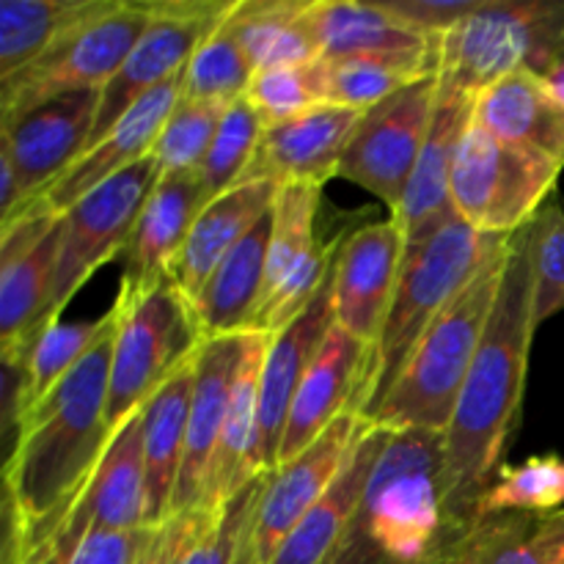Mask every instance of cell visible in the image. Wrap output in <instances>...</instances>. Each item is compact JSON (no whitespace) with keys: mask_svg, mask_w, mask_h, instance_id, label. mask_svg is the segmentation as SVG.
<instances>
[{"mask_svg":"<svg viewBox=\"0 0 564 564\" xmlns=\"http://www.w3.org/2000/svg\"><path fill=\"white\" fill-rule=\"evenodd\" d=\"M534 330L532 229L523 226L510 237L494 314L444 433L446 516L460 532L477 521L521 422Z\"/></svg>","mask_w":564,"mask_h":564,"instance_id":"1","label":"cell"},{"mask_svg":"<svg viewBox=\"0 0 564 564\" xmlns=\"http://www.w3.org/2000/svg\"><path fill=\"white\" fill-rule=\"evenodd\" d=\"M116 330L17 424L3 471V564H22L42 543L61 512L86 488L113 435L108 389Z\"/></svg>","mask_w":564,"mask_h":564,"instance_id":"2","label":"cell"},{"mask_svg":"<svg viewBox=\"0 0 564 564\" xmlns=\"http://www.w3.org/2000/svg\"><path fill=\"white\" fill-rule=\"evenodd\" d=\"M460 534L446 516L444 433L389 430L334 564H444Z\"/></svg>","mask_w":564,"mask_h":564,"instance_id":"3","label":"cell"},{"mask_svg":"<svg viewBox=\"0 0 564 564\" xmlns=\"http://www.w3.org/2000/svg\"><path fill=\"white\" fill-rule=\"evenodd\" d=\"M507 248L510 237L485 262L477 279L430 325L369 422L386 430L446 433L494 314L501 275L507 268Z\"/></svg>","mask_w":564,"mask_h":564,"instance_id":"4","label":"cell"},{"mask_svg":"<svg viewBox=\"0 0 564 564\" xmlns=\"http://www.w3.org/2000/svg\"><path fill=\"white\" fill-rule=\"evenodd\" d=\"M505 240L507 237H488L471 229L463 218H455L430 240L405 248L394 301L372 347L361 400L364 419L378 411L430 325L477 279Z\"/></svg>","mask_w":564,"mask_h":564,"instance_id":"5","label":"cell"},{"mask_svg":"<svg viewBox=\"0 0 564 564\" xmlns=\"http://www.w3.org/2000/svg\"><path fill=\"white\" fill-rule=\"evenodd\" d=\"M564 0H479L438 42L441 83L485 91L516 72L545 75L562 58Z\"/></svg>","mask_w":564,"mask_h":564,"instance_id":"6","label":"cell"},{"mask_svg":"<svg viewBox=\"0 0 564 564\" xmlns=\"http://www.w3.org/2000/svg\"><path fill=\"white\" fill-rule=\"evenodd\" d=\"M564 165L468 124L452 165L457 218L488 237H512L551 202Z\"/></svg>","mask_w":564,"mask_h":564,"instance_id":"7","label":"cell"},{"mask_svg":"<svg viewBox=\"0 0 564 564\" xmlns=\"http://www.w3.org/2000/svg\"><path fill=\"white\" fill-rule=\"evenodd\" d=\"M121 306L108 389L110 433L147 405L154 391L202 347L193 303L174 281L138 297L116 295Z\"/></svg>","mask_w":564,"mask_h":564,"instance_id":"8","label":"cell"},{"mask_svg":"<svg viewBox=\"0 0 564 564\" xmlns=\"http://www.w3.org/2000/svg\"><path fill=\"white\" fill-rule=\"evenodd\" d=\"M154 3L113 0L97 17L66 33L9 80H0V121H11L55 97L102 91L138 44Z\"/></svg>","mask_w":564,"mask_h":564,"instance_id":"9","label":"cell"},{"mask_svg":"<svg viewBox=\"0 0 564 564\" xmlns=\"http://www.w3.org/2000/svg\"><path fill=\"white\" fill-rule=\"evenodd\" d=\"M158 180L160 169L149 154L66 209L58 262L44 308V328L58 323L72 297L108 259L127 251L143 204Z\"/></svg>","mask_w":564,"mask_h":564,"instance_id":"10","label":"cell"},{"mask_svg":"<svg viewBox=\"0 0 564 564\" xmlns=\"http://www.w3.org/2000/svg\"><path fill=\"white\" fill-rule=\"evenodd\" d=\"M438 91V75H430L361 113L341 158L339 176L380 198L391 209V218L400 213L427 141Z\"/></svg>","mask_w":564,"mask_h":564,"instance_id":"11","label":"cell"},{"mask_svg":"<svg viewBox=\"0 0 564 564\" xmlns=\"http://www.w3.org/2000/svg\"><path fill=\"white\" fill-rule=\"evenodd\" d=\"M229 0H160L147 31L127 55L113 80L99 91V110L88 147L108 135L121 116L149 91L187 69L198 44L229 17Z\"/></svg>","mask_w":564,"mask_h":564,"instance_id":"12","label":"cell"},{"mask_svg":"<svg viewBox=\"0 0 564 564\" xmlns=\"http://www.w3.org/2000/svg\"><path fill=\"white\" fill-rule=\"evenodd\" d=\"M64 215L20 213L0 226V356L25 369L44 334V308L58 262Z\"/></svg>","mask_w":564,"mask_h":564,"instance_id":"13","label":"cell"},{"mask_svg":"<svg viewBox=\"0 0 564 564\" xmlns=\"http://www.w3.org/2000/svg\"><path fill=\"white\" fill-rule=\"evenodd\" d=\"M369 419L347 413L330 430H325L303 455L268 474V485L259 499L251 527L253 564H270L292 529L334 485L350 460Z\"/></svg>","mask_w":564,"mask_h":564,"instance_id":"14","label":"cell"},{"mask_svg":"<svg viewBox=\"0 0 564 564\" xmlns=\"http://www.w3.org/2000/svg\"><path fill=\"white\" fill-rule=\"evenodd\" d=\"M405 259V237L394 218L369 220L347 231L334 264L336 325L361 345L375 347L394 301Z\"/></svg>","mask_w":564,"mask_h":564,"instance_id":"15","label":"cell"},{"mask_svg":"<svg viewBox=\"0 0 564 564\" xmlns=\"http://www.w3.org/2000/svg\"><path fill=\"white\" fill-rule=\"evenodd\" d=\"M182 88H185V72L165 80L154 91H149L141 102L132 105L119 124L99 138L94 147H88L42 196L28 202L20 213H42V215H64L66 209L75 207L83 196L97 191L116 174L127 171L130 165L141 163L149 158L169 121L171 110L180 105ZM17 213V215H20ZM14 215V218H17Z\"/></svg>","mask_w":564,"mask_h":564,"instance_id":"16","label":"cell"},{"mask_svg":"<svg viewBox=\"0 0 564 564\" xmlns=\"http://www.w3.org/2000/svg\"><path fill=\"white\" fill-rule=\"evenodd\" d=\"M97 110L99 91H77L42 102L11 121H0V152L14 163L22 207L42 196L86 152Z\"/></svg>","mask_w":564,"mask_h":564,"instance_id":"17","label":"cell"},{"mask_svg":"<svg viewBox=\"0 0 564 564\" xmlns=\"http://www.w3.org/2000/svg\"><path fill=\"white\" fill-rule=\"evenodd\" d=\"M336 325L334 314V273L317 292L306 312L286 328L270 336L259 378V427H257V471L270 474L279 468V449L284 438L286 416L297 389L317 356L319 345Z\"/></svg>","mask_w":564,"mask_h":564,"instance_id":"18","label":"cell"},{"mask_svg":"<svg viewBox=\"0 0 564 564\" xmlns=\"http://www.w3.org/2000/svg\"><path fill=\"white\" fill-rule=\"evenodd\" d=\"M369 361H372V347L352 339L339 325L328 330L286 416L279 466L303 455L341 416L347 413L361 416Z\"/></svg>","mask_w":564,"mask_h":564,"instance_id":"19","label":"cell"},{"mask_svg":"<svg viewBox=\"0 0 564 564\" xmlns=\"http://www.w3.org/2000/svg\"><path fill=\"white\" fill-rule=\"evenodd\" d=\"M358 119L361 113L356 110L319 105L268 127L240 182L323 187L325 182L339 176L341 158Z\"/></svg>","mask_w":564,"mask_h":564,"instance_id":"20","label":"cell"},{"mask_svg":"<svg viewBox=\"0 0 564 564\" xmlns=\"http://www.w3.org/2000/svg\"><path fill=\"white\" fill-rule=\"evenodd\" d=\"M242 336L246 334L204 339L198 347L185 460H182L174 494V516L207 510L215 460H218L220 438H224L231 380H235V369L242 352Z\"/></svg>","mask_w":564,"mask_h":564,"instance_id":"21","label":"cell"},{"mask_svg":"<svg viewBox=\"0 0 564 564\" xmlns=\"http://www.w3.org/2000/svg\"><path fill=\"white\" fill-rule=\"evenodd\" d=\"M471 113L474 94L441 83L427 141L408 182L400 213L394 215L405 237V248L430 240L457 218L452 207V165H455L457 143L471 124Z\"/></svg>","mask_w":564,"mask_h":564,"instance_id":"22","label":"cell"},{"mask_svg":"<svg viewBox=\"0 0 564 564\" xmlns=\"http://www.w3.org/2000/svg\"><path fill=\"white\" fill-rule=\"evenodd\" d=\"M207 202L198 174L160 176L124 251L127 268L119 295L138 297L171 279V268Z\"/></svg>","mask_w":564,"mask_h":564,"instance_id":"23","label":"cell"},{"mask_svg":"<svg viewBox=\"0 0 564 564\" xmlns=\"http://www.w3.org/2000/svg\"><path fill=\"white\" fill-rule=\"evenodd\" d=\"M386 438H389L386 427H378L372 422L364 427L347 466L325 490L323 499L292 529V534L281 543L270 564H334L347 532H350L358 501H361L369 474L383 452Z\"/></svg>","mask_w":564,"mask_h":564,"instance_id":"24","label":"cell"},{"mask_svg":"<svg viewBox=\"0 0 564 564\" xmlns=\"http://www.w3.org/2000/svg\"><path fill=\"white\" fill-rule=\"evenodd\" d=\"M196 358L198 350L143 405V463H147L143 523L149 529L163 527L174 518V494L185 460Z\"/></svg>","mask_w":564,"mask_h":564,"instance_id":"25","label":"cell"},{"mask_svg":"<svg viewBox=\"0 0 564 564\" xmlns=\"http://www.w3.org/2000/svg\"><path fill=\"white\" fill-rule=\"evenodd\" d=\"M275 191L279 185L273 182H240L207 202L171 268V281L187 301L196 303L209 275L229 257L231 248L273 209Z\"/></svg>","mask_w":564,"mask_h":564,"instance_id":"26","label":"cell"},{"mask_svg":"<svg viewBox=\"0 0 564 564\" xmlns=\"http://www.w3.org/2000/svg\"><path fill=\"white\" fill-rule=\"evenodd\" d=\"M474 124L564 165V108L538 72H516L474 97Z\"/></svg>","mask_w":564,"mask_h":564,"instance_id":"27","label":"cell"},{"mask_svg":"<svg viewBox=\"0 0 564 564\" xmlns=\"http://www.w3.org/2000/svg\"><path fill=\"white\" fill-rule=\"evenodd\" d=\"M308 22L317 33L323 58L347 55H391V58H427L438 64V42L391 14L386 3L356 0H312Z\"/></svg>","mask_w":564,"mask_h":564,"instance_id":"28","label":"cell"},{"mask_svg":"<svg viewBox=\"0 0 564 564\" xmlns=\"http://www.w3.org/2000/svg\"><path fill=\"white\" fill-rule=\"evenodd\" d=\"M270 336L273 334H264V330H248L242 336V352L235 369V380H231L224 438H220L213 488H209V512H218L246 485L262 477L257 471L259 378H262V364L270 345Z\"/></svg>","mask_w":564,"mask_h":564,"instance_id":"29","label":"cell"},{"mask_svg":"<svg viewBox=\"0 0 564 564\" xmlns=\"http://www.w3.org/2000/svg\"><path fill=\"white\" fill-rule=\"evenodd\" d=\"M270 229H273V218L268 213L209 275L207 286L193 303L202 339L251 330L264 295V279H268Z\"/></svg>","mask_w":564,"mask_h":564,"instance_id":"30","label":"cell"},{"mask_svg":"<svg viewBox=\"0 0 564 564\" xmlns=\"http://www.w3.org/2000/svg\"><path fill=\"white\" fill-rule=\"evenodd\" d=\"M444 564H564V510L479 518Z\"/></svg>","mask_w":564,"mask_h":564,"instance_id":"31","label":"cell"},{"mask_svg":"<svg viewBox=\"0 0 564 564\" xmlns=\"http://www.w3.org/2000/svg\"><path fill=\"white\" fill-rule=\"evenodd\" d=\"M229 25L257 72L323 58L308 22V0H242L231 9Z\"/></svg>","mask_w":564,"mask_h":564,"instance_id":"32","label":"cell"},{"mask_svg":"<svg viewBox=\"0 0 564 564\" xmlns=\"http://www.w3.org/2000/svg\"><path fill=\"white\" fill-rule=\"evenodd\" d=\"M113 0H3L0 3V80L42 58L53 44Z\"/></svg>","mask_w":564,"mask_h":564,"instance_id":"33","label":"cell"},{"mask_svg":"<svg viewBox=\"0 0 564 564\" xmlns=\"http://www.w3.org/2000/svg\"><path fill=\"white\" fill-rule=\"evenodd\" d=\"M121 306L113 301V306L94 319H77V323H53L44 328L33 345L31 356L25 364V378H22L20 402H17V424L99 345L119 328Z\"/></svg>","mask_w":564,"mask_h":564,"instance_id":"34","label":"cell"},{"mask_svg":"<svg viewBox=\"0 0 564 564\" xmlns=\"http://www.w3.org/2000/svg\"><path fill=\"white\" fill-rule=\"evenodd\" d=\"M438 75V64L427 58H391V55H347L319 58L323 102L334 108L367 113L400 88Z\"/></svg>","mask_w":564,"mask_h":564,"instance_id":"35","label":"cell"},{"mask_svg":"<svg viewBox=\"0 0 564 564\" xmlns=\"http://www.w3.org/2000/svg\"><path fill=\"white\" fill-rule=\"evenodd\" d=\"M231 14V11H229ZM253 64L237 33L231 31L229 17L198 44L191 64L185 69V99H204V102H237L246 97L248 83L253 77Z\"/></svg>","mask_w":564,"mask_h":564,"instance_id":"36","label":"cell"},{"mask_svg":"<svg viewBox=\"0 0 564 564\" xmlns=\"http://www.w3.org/2000/svg\"><path fill=\"white\" fill-rule=\"evenodd\" d=\"M319 204H323V187L312 185H281L275 191L273 229H270V253H268V279H264V295L301 262L308 248L317 242ZM262 295V297H264Z\"/></svg>","mask_w":564,"mask_h":564,"instance_id":"37","label":"cell"},{"mask_svg":"<svg viewBox=\"0 0 564 564\" xmlns=\"http://www.w3.org/2000/svg\"><path fill=\"white\" fill-rule=\"evenodd\" d=\"M564 510V457L538 455L521 466H501L479 501L477 521L499 512Z\"/></svg>","mask_w":564,"mask_h":564,"instance_id":"38","label":"cell"},{"mask_svg":"<svg viewBox=\"0 0 564 564\" xmlns=\"http://www.w3.org/2000/svg\"><path fill=\"white\" fill-rule=\"evenodd\" d=\"M229 105L204 102V99H180L152 149L160 176L198 174L209 147L215 141L220 121Z\"/></svg>","mask_w":564,"mask_h":564,"instance_id":"39","label":"cell"},{"mask_svg":"<svg viewBox=\"0 0 564 564\" xmlns=\"http://www.w3.org/2000/svg\"><path fill=\"white\" fill-rule=\"evenodd\" d=\"M262 132V119H259V113L246 97L229 105L218 132H215L213 147H209L207 158H204L202 169H198V180H202L209 202L220 196V193L231 191L235 185H240L242 174H246L253 154H257Z\"/></svg>","mask_w":564,"mask_h":564,"instance_id":"40","label":"cell"},{"mask_svg":"<svg viewBox=\"0 0 564 564\" xmlns=\"http://www.w3.org/2000/svg\"><path fill=\"white\" fill-rule=\"evenodd\" d=\"M268 474L253 479L235 499L226 501L202 538L182 554L180 564H253L251 527Z\"/></svg>","mask_w":564,"mask_h":564,"instance_id":"41","label":"cell"},{"mask_svg":"<svg viewBox=\"0 0 564 564\" xmlns=\"http://www.w3.org/2000/svg\"><path fill=\"white\" fill-rule=\"evenodd\" d=\"M246 99L259 113L264 130L292 119V116L319 108V105H325L323 88H319V61L253 72Z\"/></svg>","mask_w":564,"mask_h":564,"instance_id":"42","label":"cell"},{"mask_svg":"<svg viewBox=\"0 0 564 564\" xmlns=\"http://www.w3.org/2000/svg\"><path fill=\"white\" fill-rule=\"evenodd\" d=\"M534 268V323L564 312V202L551 198L529 224Z\"/></svg>","mask_w":564,"mask_h":564,"instance_id":"43","label":"cell"},{"mask_svg":"<svg viewBox=\"0 0 564 564\" xmlns=\"http://www.w3.org/2000/svg\"><path fill=\"white\" fill-rule=\"evenodd\" d=\"M479 0H386V9L400 17L413 31L441 39L460 20H466Z\"/></svg>","mask_w":564,"mask_h":564,"instance_id":"44","label":"cell"},{"mask_svg":"<svg viewBox=\"0 0 564 564\" xmlns=\"http://www.w3.org/2000/svg\"><path fill=\"white\" fill-rule=\"evenodd\" d=\"M220 512V510H218ZM218 512L196 510V512H180L171 521H165L147 545L141 556L132 564H180L182 554L196 543L204 534V529L215 521Z\"/></svg>","mask_w":564,"mask_h":564,"instance_id":"45","label":"cell"},{"mask_svg":"<svg viewBox=\"0 0 564 564\" xmlns=\"http://www.w3.org/2000/svg\"><path fill=\"white\" fill-rule=\"evenodd\" d=\"M158 529L141 527L132 532H97L83 540L64 564H132L147 551Z\"/></svg>","mask_w":564,"mask_h":564,"instance_id":"46","label":"cell"},{"mask_svg":"<svg viewBox=\"0 0 564 564\" xmlns=\"http://www.w3.org/2000/svg\"><path fill=\"white\" fill-rule=\"evenodd\" d=\"M540 77H543L545 86H549V91L556 97V102H560L562 108H564V58L556 61V64L551 66V69L545 72V75H540Z\"/></svg>","mask_w":564,"mask_h":564,"instance_id":"47","label":"cell"},{"mask_svg":"<svg viewBox=\"0 0 564 564\" xmlns=\"http://www.w3.org/2000/svg\"><path fill=\"white\" fill-rule=\"evenodd\" d=\"M562 58H564V39H562Z\"/></svg>","mask_w":564,"mask_h":564,"instance_id":"48","label":"cell"}]
</instances>
